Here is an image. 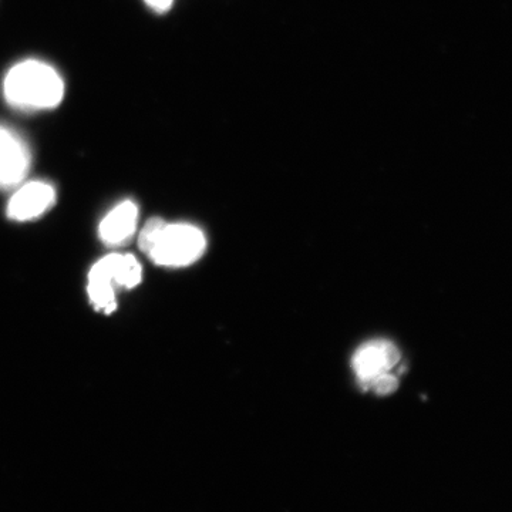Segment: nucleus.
I'll return each instance as SVG.
<instances>
[{
  "label": "nucleus",
  "mask_w": 512,
  "mask_h": 512,
  "mask_svg": "<svg viewBox=\"0 0 512 512\" xmlns=\"http://www.w3.org/2000/svg\"><path fill=\"white\" fill-rule=\"evenodd\" d=\"M3 96L10 107L26 113L53 110L62 103L64 82L50 64L42 60H23L6 73Z\"/></svg>",
  "instance_id": "1"
},
{
  "label": "nucleus",
  "mask_w": 512,
  "mask_h": 512,
  "mask_svg": "<svg viewBox=\"0 0 512 512\" xmlns=\"http://www.w3.org/2000/svg\"><path fill=\"white\" fill-rule=\"evenodd\" d=\"M138 247L156 265L183 268L201 258L207 239L194 225L167 224L161 218H151L138 235Z\"/></svg>",
  "instance_id": "2"
},
{
  "label": "nucleus",
  "mask_w": 512,
  "mask_h": 512,
  "mask_svg": "<svg viewBox=\"0 0 512 512\" xmlns=\"http://www.w3.org/2000/svg\"><path fill=\"white\" fill-rule=\"evenodd\" d=\"M32 153L15 130L0 126V190L18 188L28 177Z\"/></svg>",
  "instance_id": "3"
},
{
  "label": "nucleus",
  "mask_w": 512,
  "mask_h": 512,
  "mask_svg": "<svg viewBox=\"0 0 512 512\" xmlns=\"http://www.w3.org/2000/svg\"><path fill=\"white\" fill-rule=\"evenodd\" d=\"M56 190L46 181H30L20 184L10 198L6 215L12 221L28 222L46 214L55 205Z\"/></svg>",
  "instance_id": "4"
},
{
  "label": "nucleus",
  "mask_w": 512,
  "mask_h": 512,
  "mask_svg": "<svg viewBox=\"0 0 512 512\" xmlns=\"http://www.w3.org/2000/svg\"><path fill=\"white\" fill-rule=\"evenodd\" d=\"M138 207L136 202H120L104 217L99 227L101 242L110 248H119L128 244L136 235Z\"/></svg>",
  "instance_id": "5"
},
{
  "label": "nucleus",
  "mask_w": 512,
  "mask_h": 512,
  "mask_svg": "<svg viewBox=\"0 0 512 512\" xmlns=\"http://www.w3.org/2000/svg\"><path fill=\"white\" fill-rule=\"evenodd\" d=\"M399 360V350L392 343L372 342L356 353L353 367L359 379L366 384L375 377L390 372Z\"/></svg>",
  "instance_id": "6"
},
{
  "label": "nucleus",
  "mask_w": 512,
  "mask_h": 512,
  "mask_svg": "<svg viewBox=\"0 0 512 512\" xmlns=\"http://www.w3.org/2000/svg\"><path fill=\"white\" fill-rule=\"evenodd\" d=\"M89 275L106 279L116 289H133L140 285L143 269L136 256L111 254L100 259Z\"/></svg>",
  "instance_id": "7"
},
{
  "label": "nucleus",
  "mask_w": 512,
  "mask_h": 512,
  "mask_svg": "<svg viewBox=\"0 0 512 512\" xmlns=\"http://www.w3.org/2000/svg\"><path fill=\"white\" fill-rule=\"evenodd\" d=\"M365 386L372 387L373 392L380 394V396H386V394L396 392L397 386H399V380L387 372L370 380Z\"/></svg>",
  "instance_id": "8"
},
{
  "label": "nucleus",
  "mask_w": 512,
  "mask_h": 512,
  "mask_svg": "<svg viewBox=\"0 0 512 512\" xmlns=\"http://www.w3.org/2000/svg\"><path fill=\"white\" fill-rule=\"evenodd\" d=\"M144 2H146L148 8L153 9L154 12L164 13L173 6L174 0H144Z\"/></svg>",
  "instance_id": "9"
}]
</instances>
